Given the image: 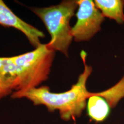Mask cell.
Returning a JSON list of instances; mask_svg holds the SVG:
<instances>
[{
    "label": "cell",
    "instance_id": "8992f818",
    "mask_svg": "<svg viewBox=\"0 0 124 124\" xmlns=\"http://www.w3.org/2000/svg\"><path fill=\"white\" fill-rule=\"evenodd\" d=\"M87 115L97 122L104 121L110 113L111 108L108 101L98 93H91L87 102Z\"/></svg>",
    "mask_w": 124,
    "mask_h": 124
},
{
    "label": "cell",
    "instance_id": "9c48e42d",
    "mask_svg": "<svg viewBox=\"0 0 124 124\" xmlns=\"http://www.w3.org/2000/svg\"><path fill=\"white\" fill-rule=\"evenodd\" d=\"M13 90H17L16 80L0 74V100L11 94Z\"/></svg>",
    "mask_w": 124,
    "mask_h": 124
},
{
    "label": "cell",
    "instance_id": "6da1fadb",
    "mask_svg": "<svg viewBox=\"0 0 124 124\" xmlns=\"http://www.w3.org/2000/svg\"><path fill=\"white\" fill-rule=\"evenodd\" d=\"M80 55L85 65L84 71L69 90L51 93L48 86H41L27 91H15L11 97L13 99L26 98L35 105H44L51 113L58 110L60 117L64 121L80 117L87 105V100L91 94L87 89L86 83L93 71L92 67L86 63V52L82 51Z\"/></svg>",
    "mask_w": 124,
    "mask_h": 124
},
{
    "label": "cell",
    "instance_id": "3957f363",
    "mask_svg": "<svg viewBox=\"0 0 124 124\" xmlns=\"http://www.w3.org/2000/svg\"><path fill=\"white\" fill-rule=\"evenodd\" d=\"M55 56V51L50 50L46 44H41L35 50L11 57L21 72L17 91L36 88L47 80Z\"/></svg>",
    "mask_w": 124,
    "mask_h": 124
},
{
    "label": "cell",
    "instance_id": "52a82bcc",
    "mask_svg": "<svg viewBox=\"0 0 124 124\" xmlns=\"http://www.w3.org/2000/svg\"><path fill=\"white\" fill-rule=\"evenodd\" d=\"M94 2L103 16L114 20L119 24L124 23L123 0H95Z\"/></svg>",
    "mask_w": 124,
    "mask_h": 124
},
{
    "label": "cell",
    "instance_id": "277c9868",
    "mask_svg": "<svg viewBox=\"0 0 124 124\" xmlns=\"http://www.w3.org/2000/svg\"><path fill=\"white\" fill-rule=\"evenodd\" d=\"M77 4V20L71 28V35L75 41H88L101 31L105 17L93 1L79 0Z\"/></svg>",
    "mask_w": 124,
    "mask_h": 124
},
{
    "label": "cell",
    "instance_id": "7a4b0ae2",
    "mask_svg": "<svg viewBox=\"0 0 124 124\" xmlns=\"http://www.w3.org/2000/svg\"><path fill=\"white\" fill-rule=\"evenodd\" d=\"M77 8V1L67 0L56 5L31 8L43 21L50 34L51 39L46 44L47 47L55 52L59 51L67 58L69 46L73 39L70 21Z\"/></svg>",
    "mask_w": 124,
    "mask_h": 124
},
{
    "label": "cell",
    "instance_id": "ba28073f",
    "mask_svg": "<svg viewBox=\"0 0 124 124\" xmlns=\"http://www.w3.org/2000/svg\"><path fill=\"white\" fill-rule=\"evenodd\" d=\"M0 74L15 79L18 91L20 86L21 72L11 57H0Z\"/></svg>",
    "mask_w": 124,
    "mask_h": 124
},
{
    "label": "cell",
    "instance_id": "5b68a950",
    "mask_svg": "<svg viewBox=\"0 0 124 124\" xmlns=\"http://www.w3.org/2000/svg\"><path fill=\"white\" fill-rule=\"evenodd\" d=\"M0 25L4 27L15 28L21 31L35 48L41 44L40 39L45 37L41 31L25 22L16 15L2 0H0Z\"/></svg>",
    "mask_w": 124,
    "mask_h": 124
}]
</instances>
